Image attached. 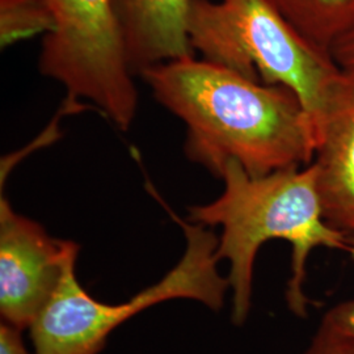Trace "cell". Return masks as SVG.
Listing matches in <instances>:
<instances>
[{
    "label": "cell",
    "mask_w": 354,
    "mask_h": 354,
    "mask_svg": "<svg viewBox=\"0 0 354 354\" xmlns=\"http://www.w3.org/2000/svg\"><path fill=\"white\" fill-rule=\"evenodd\" d=\"M140 76L156 102L185 124L187 158L215 177L230 162L263 176L314 159L315 127L286 87L194 57L155 64Z\"/></svg>",
    "instance_id": "obj_1"
},
{
    "label": "cell",
    "mask_w": 354,
    "mask_h": 354,
    "mask_svg": "<svg viewBox=\"0 0 354 354\" xmlns=\"http://www.w3.org/2000/svg\"><path fill=\"white\" fill-rule=\"evenodd\" d=\"M221 178L223 193L213 203L190 206L188 221L222 228L216 256L230 263L232 323L243 326L250 317L254 261L270 241L291 245L286 304L294 315L307 317L311 302L304 283L310 254L317 248L348 252L352 241L324 216L315 167L310 163L251 176L239 163L230 162Z\"/></svg>",
    "instance_id": "obj_2"
},
{
    "label": "cell",
    "mask_w": 354,
    "mask_h": 354,
    "mask_svg": "<svg viewBox=\"0 0 354 354\" xmlns=\"http://www.w3.org/2000/svg\"><path fill=\"white\" fill-rule=\"evenodd\" d=\"M188 36L192 49L203 59L292 91L317 133L342 68L268 0H190Z\"/></svg>",
    "instance_id": "obj_3"
},
{
    "label": "cell",
    "mask_w": 354,
    "mask_h": 354,
    "mask_svg": "<svg viewBox=\"0 0 354 354\" xmlns=\"http://www.w3.org/2000/svg\"><path fill=\"white\" fill-rule=\"evenodd\" d=\"M185 236V251L156 283L127 302L96 301L76 279V261L67 266L59 288L30 326L35 354H99L109 335L143 310L171 299H193L219 311L230 289L218 270L219 238L212 230L174 214Z\"/></svg>",
    "instance_id": "obj_4"
},
{
    "label": "cell",
    "mask_w": 354,
    "mask_h": 354,
    "mask_svg": "<svg viewBox=\"0 0 354 354\" xmlns=\"http://www.w3.org/2000/svg\"><path fill=\"white\" fill-rule=\"evenodd\" d=\"M54 28L42 39L38 68L61 83L73 104L88 100L124 131L133 125L138 92L114 0H41Z\"/></svg>",
    "instance_id": "obj_5"
},
{
    "label": "cell",
    "mask_w": 354,
    "mask_h": 354,
    "mask_svg": "<svg viewBox=\"0 0 354 354\" xmlns=\"http://www.w3.org/2000/svg\"><path fill=\"white\" fill-rule=\"evenodd\" d=\"M75 241L53 238L0 196V313L3 322L30 328L77 260Z\"/></svg>",
    "instance_id": "obj_6"
},
{
    "label": "cell",
    "mask_w": 354,
    "mask_h": 354,
    "mask_svg": "<svg viewBox=\"0 0 354 354\" xmlns=\"http://www.w3.org/2000/svg\"><path fill=\"white\" fill-rule=\"evenodd\" d=\"M311 163L327 222L354 239V74L342 70L329 92Z\"/></svg>",
    "instance_id": "obj_7"
},
{
    "label": "cell",
    "mask_w": 354,
    "mask_h": 354,
    "mask_svg": "<svg viewBox=\"0 0 354 354\" xmlns=\"http://www.w3.org/2000/svg\"><path fill=\"white\" fill-rule=\"evenodd\" d=\"M190 0H114L133 74L168 61L194 57L188 36Z\"/></svg>",
    "instance_id": "obj_8"
},
{
    "label": "cell",
    "mask_w": 354,
    "mask_h": 354,
    "mask_svg": "<svg viewBox=\"0 0 354 354\" xmlns=\"http://www.w3.org/2000/svg\"><path fill=\"white\" fill-rule=\"evenodd\" d=\"M304 37L323 50L354 26V0H268Z\"/></svg>",
    "instance_id": "obj_9"
},
{
    "label": "cell",
    "mask_w": 354,
    "mask_h": 354,
    "mask_svg": "<svg viewBox=\"0 0 354 354\" xmlns=\"http://www.w3.org/2000/svg\"><path fill=\"white\" fill-rule=\"evenodd\" d=\"M53 28V17L41 0H0L1 48L36 35L45 36Z\"/></svg>",
    "instance_id": "obj_10"
},
{
    "label": "cell",
    "mask_w": 354,
    "mask_h": 354,
    "mask_svg": "<svg viewBox=\"0 0 354 354\" xmlns=\"http://www.w3.org/2000/svg\"><path fill=\"white\" fill-rule=\"evenodd\" d=\"M302 354H354V337L342 326L333 307L322 319Z\"/></svg>",
    "instance_id": "obj_11"
},
{
    "label": "cell",
    "mask_w": 354,
    "mask_h": 354,
    "mask_svg": "<svg viewBox=\"0 0 354 354\" xmlns=\"http://www.w3.org/2000/svg\"><path fill=\"white\" fill-rule=\"evenodd\" d=\"M329 54L342 71L354 74V26L332 45Z\"/></svg>",
    "instance_id": "obj_12"
},
{
    "label": "cell",
    "mask_w": 354,
    "mask_h": 354,
    "mask_svg": "<svg viewBox=\"0 0 354 354\" xmlns=\"http://www.w3.org/2000/svg\"><path fill=\"white\" fill-rule=\"evenodd\" d=\"M23 329L1 322L0 324V354H30L21 336ZM35 354V353H33Z\"/></svg>",
    "instance_id": "obj_13"
},
{
    "label": "cell",
    "mask_w": 354,
    "mask_h": 354,
    "mask_svg": "<svg viewBox=\"0 0 354 354\" xmlns=\"http://www.w3.org/2000/svg\"><path fill=\"white\" fill-rule=\"evenodd\" d=\"M346 253H349L354 260V239L351 241V245ZM333 310L339 317V320L342 322V326L354 337V301H346V302L336 304Z\"/></svg>",
    "instance_id": "obj_14"
}]
</instances>
